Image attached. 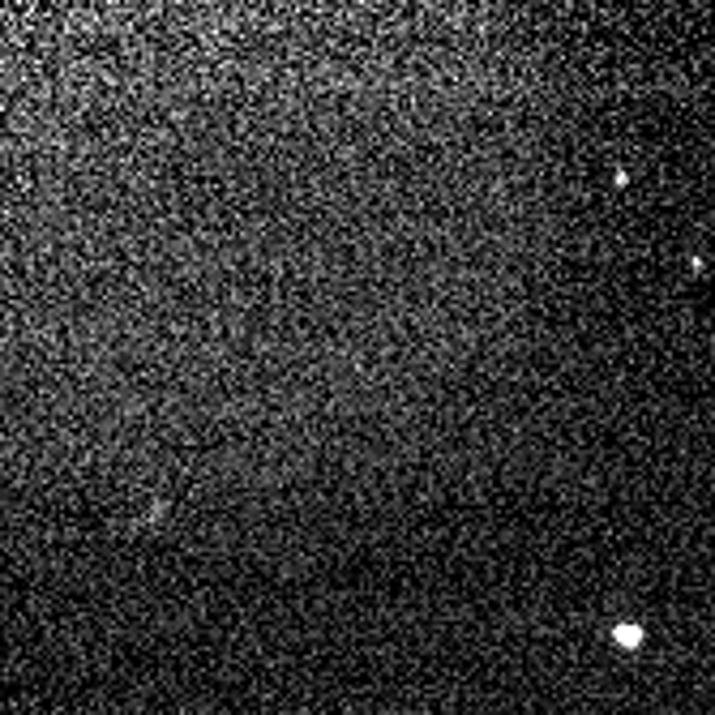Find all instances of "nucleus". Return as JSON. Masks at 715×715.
Returning <instances> with one entry per match:
<instances>
[{
    "mask_svg": "<svg viewBox=\"0 0 715 715\" xmlns=\"http://www.w3.org/2000/svg\"><path fill=\"white\" fill-rule=\"evenodd\" d=\"M613 638H617L621 647H638V642H642V630H638V626H621V630H613Z\"/></svg>",
    "mask_w": 715,
    "mask_h": 715,
    "instance_id": "f257e3e1",
    "label": "nucleus"
}]
</instances>
